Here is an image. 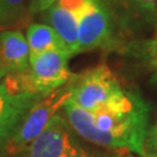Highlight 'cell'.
I'll return each instance as SVG.
<instances>
[{
	"label": "cell",
	"instance_id": "cell-7",
	"mask_svg": "<svg viewBox=\"0 0 157 157\" xmlns=\"http://www.w3.org/2000/svg\"><path fill=\"white\" fill-rule=\"evenodd\" d=\"M44 94L35 92L12 93L0 83V152L4 151L34 104Z\"/></svg>",
	"mask_w": 157,
	"mask_h": 157
},
{
	"label": "cell",
	"instance_id": "cell-13",
	"mask_svg": "<svg viewBox=\"0 0 157 157\" xmlns=\"http://www.w3.org/2000/svg\"><path fill=\"white\" fill-rule=\"evenodd\" d=\"M0 1L5 8L8 21H12L22 14L28 0H0Z\"/></svg>",
	"mask_w": 157,
	"mask_h": 157
},
{
	"label": "cell",
	"instance_id": "cell-19",
	"mask_svg": "<svg viewBox=\"0 0 157 157\" xmlns=\"http://www.w3.org/2000/svg\"><path fill=\"white\" fill-rule=\"evenodd\" d=\"M149 157H157V156H149Z\"/></svg>",
	"mask_w": 157,
	"mask_h": 157
},
{
	"label": "cell",
	"instance_id": "cell-5",
	"mask_svg": "<svg viewBox=\"0 0 157 157\" xmlns=\"http://www.w3.org/2000/svg\"><path fill=\"white\" fill-rule=\"evenodd\" d=\"M113 20L101 0H85L78 13L79 52L107 47L113 40Z\"/></svg>",
	"mask_w": 157,
	"mask_h": 157
},
{
	"label": "cell",
	"instance_id": "cell-4",
	"mask_svg": "<svg viewBox=\"0 0 157 157\" xmlns=\"http://www.w3.org/2000/svg\"><path fill=\"white\" fill-rule=\"evenodd\" d=\"M71 55L64 50H47L29 58V80L33 90L47 94L62 87L75 77L67 67Z\"/></svg>",
	"mask_w": 157,
	"mask_h": 157
},
{
	"label": "cell",
	"instance_id": "cell-16",
	"mask_svg": "<svg viewBox=\"0 0 157 157\" xmlns=\"http://www.w3.org/2000/svg\"><path fill=\"white\" fill-rule=\"evenodd\" d=\"M136 1L140 2L141 5L143 6L144 8H147V10H149V11H155L157 0H136Z\"/></svg>",
	"mask_w": 157,
	"mask_h": 157
},
{
	"label": "cell",
	"instance_id": "cell-15",
	"mask_svg": "<svg viewBox=\"0 0 157 157\" xmlns=\"http://www.w3.org/2000/svg\"><path fill=\"white\" fill-rule=\"evenodd\" d=\"M64 157H97V156H95L94 154H92V152L89 151L87 149H85L84 147H82L80 143H79L72 151L69 152L67 156H64Z\"/></svg>",
	"mask_w": 157,
	"mask_h": 157
},
{
	"label": "cell",
	"instance_id": "cell-3",
	"mask_svg": "<svg viewBox=\"0 0 157 157\" xmlns=\"http://www.w3.org/2000/svg\"><path fill=\"white\" fill-rule=\"evenodd\" d=\"M124 91L112 70L101 64L76 76L71 99L85 111L95 113L120 98Z\"/></svg>",
	"mask_w": 157,
	"mask_h": 157
},
{
	"label": "cell",
	"instance_id": "cell-12",
	"mask_svg": "<svg viewBox=\"0 0 157 157\" xmlns=\"http://www.w3.org/2000/svg\"><path fill=\"white\" fill-rule=\"evenodd\" d=\"M143 149H144V157L157 156V118L154 124H151L147 130Z\"/></svg>",
	"mask_w": 157,
	"mask_h": 157
},
{
	"label": "cell",
	"instance_id": "cell-9",
	"mask_svg": "<svg viewBox=\"0 0 157 157\" xmlns=\"http://www.w3.org/2000/svg\"><path fill=\"white\" fill-rule=\"evenodd\" d=\"M43 13L47 23L56 32L70 55L73 56L78 54V15L57 2Z\"/></svg>",
	"mask_w": 157,
	"mask_h": 157
},
{
	"label": "cell",
	"instance_id": "cell-2",
	"mask_svg": "<svg viewBox=\"0 0 157 157\" xmlns=\"http://www.w3.org/2000/svg\"><path fill=\"white\" fill-rule=\"evenodd\" d=\"M75 78L76 76L62 87L42 95L34 104L17 132L7 142L4 152L8 155L20 154L47 127L54 115L59 112L64 104L72 97Z\"/></svg>",
	"mask_w": 157,
	"mask_h": 157
},
{
	"label": "cell",
	"instance_id": "cell-8",
	"mask_svg": "<svg viewBox=\"0 0 157 157\" xmlns=\"http://www.w3.org/2000/svg\"><path fill=\"white\" fill-rule=\"evenodd\" d=\"M30 50L21 32L4 30L0 33V79L12 73L28 71Z\"/></svg>",
	"mask_w": 157,
	"mask_h": 157
},
{
	"label": "cell",
	"instance_id": "cell-6",
	"mask_svg": "<svg viewBox=\"0 0 157 157\" xmlns=\"http://www.w3.org/2000/svg\"><path fill=\"white\" fill-rule=\"evenodd\" d=\"M78 144L67 119L58 112L20 154L22 157H64Z\"/></svg>",
	"mask_w": 157,
	"mask_h": 157
},
{
	"label": "cell",
	"instance_id": "cell-18",
	"mask_svg": "<svg viewBox=\"0 0 157 157\" xmlns=\"http://www.w3.org/2000/svg\"><path fill=\"white\" fill-rule=\"evenodd\" d=\"M156 26H157V17H156Z\"/></svg>",
	"mask_w": 157,
	"mask_h": 157
},
{
	"label": "cell",
	"instance_id": "cell-14",
	"mask_svg": "<svg viewBox=\"0 0 157 157\" xmlns=\"http://www.w3.org/2000/svg\"><path fill=\"white\" fill-rule=\"evenodd\" d=\"M56 2L57 0H29V13L30 14L43 13Z\"/></svg>",
	"mask_w": 157,
	"mask_h": 157
},
{
	"label": "cell",
	"instance_id": "cell-11",
	"mask_svg": "<svg viewBox=\"0 0 157 157\" xmlns=\"http://www.w3.org/2000/svg\"><path fill=\"white\" fill-rule=\"evenodd\" d=\"M126 51L144 65L151 73V83L157 85V36L133 42L127 47Z\"/></svg>",
	"mask_w": 157,
	"mask_h": 157
},
{
	"label": "cell",
	"instance_id": "cell-10",
	"mask_svg": "<svg viewBox=\"0 0 157 157\" xmlns=\"http://www.w3.org/2000/svg\"><path fill=\"white\" fill-rule=\"evenodd\" d=\"M26 39L28 42L30 55H36V54L47 50L67 51V47L62 42V40L59 39L56 32L49 25L32 23L27 29Z\"/></svg>",
	"mask_w": 157,
	"mask_h": 157
},
{
	"label": "cell",
	"instance_id": "cell-17",
	"mask_svg": "<svg viewBox=\"0 0 157 157\" xmlns=\"http://www.w3.org/2000/svg\"><path fill=\"white\" fill-rule=\"evenodd\" d=\"M7 21H8V17H7V14H6L4 6H2L1 1H0V22L4 23V22H7Z\"/></svg>",
	"mask_w": 157,
	"mask_h": 157
},
{
	"label": "cell",
	"instance_id": "cell-1",
	"mask_svg": "<svg viewBox=\"0 0 157 157\" xmlns=\"http://www.w3.org/2000/svg\"><path fill=\"white\" fill-rule=\"evenodd\" d=\"M63 111L73 132L93 144L112 150H128L144 157L143 143L149 128L150 107L137 92L113 109L91 113L70 98Z\"/></svg>",
	"mask_w": 157,
	"mask_h": 157
}]
</instances>
